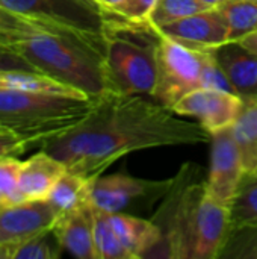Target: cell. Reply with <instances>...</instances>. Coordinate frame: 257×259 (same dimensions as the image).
<instances>
[{
    "instance_id": "obj_1",
    "label": "cell",
    "mask_w": 257,
    "mask_h": 259,
    "mask_svg": "<svg viewBox=\"0 0 257 259\" xmlns=\"http://www.w3.org/2000/svg\"><path fill=\"white\" fill-rule=\"evenodd\" d=\"M211 135L195 121L148 96L106 93L71 129L41 144L68 171L95 179L124 155L168 146L208 143Z\"/></svg>"
},
{
    "instance_id": "obj_2",
    "label": "cell",
    "mask_w": 257,
    "mask_h": 259,
    "mask_svg": "<svg viewBox=\"0 0 257 259\" xmlns=\"http://www.w3.org/2000/svg\"><path fill=\"white\" fill-rule=\"evenodd\" d=\"M9 46L39 73L89 99H98L109 91L105 67V33L94 35L61 27Z\"/></svg>"
},
{
    "instance_id": "obj_3",
    "label": "cell",
    "mask_w": 257,
    "mask_h": 259,
    "mask_svg": "<svg viewBox=\"0 0 257 259\" xmlns=\"http://www.w3.org/2000/svg\"><path fill=\"white\" fill-rule=\"evenodd\" d=\"M159 42L161 35L147 23H130L108 14L105 27L108 90L151 97L158 76Z\"/></svg>"
},
{
    "instance_id": "obj_4",
    "label": "cell",
    "mask_w": 257,
    "mask_h": 259,
    "mask_svg": "<svg viewBox=\"0 0 257 259\" xmlns=\"http://www.w3.org/2000/svg\"><path fill=\"white\" fill-rule=\"evenodd\" d=\"M94 100L0 90V127L17 132L32 146H41L77 124Z\"/></svg>"
},
{
    "instance_id": "obj_5",
    "label": "cell",
    "mask_w": 257,
    "mask_h": 259,
    "mask_svg": "<svg viewBox=\"0 0 257 259\" xmlns=\"http://www.w3.org/2000/svg\"><path fill=\"white\" fill-rule=\"evenodd\" d=\"M198 170L186 164L174 176L170 191L151 217L161 238L148 258L194 259L201 202L206 193V181L198 179Z\"/></svg>"
},
{
    "instance_id": "obj_6",
    "label": "cell",
    "mask_w": 257,
    "mask_h": 259,
    "mask_svg": "<svg viewBox=\"0 0 257 259\" xmlns=\"http://www.w3.org/2000/svg\"><path fill=\"white\" fill-rule=\"evenodd\" d=\"M161 238L158 226L147 219L124 212L95 211V258H148Z\"/></svg>"
},
{
    "instance_id": "obj_7",
    "label": "cell",
    "mask_w": 257,
    "mask_h": 259,
    "mask_svg": "<svg viewBox=\"0 0 257 259\" xmlns=\"http://www.w3.org/2000/svg\"><path fill=\"white\" fill-rule=\"evenodd\" d=\"M211 49L192 47L161 36L158 50V76L153 99L173 109L188 93L200 88L201 70Z\"/></svg>"
},
{
    "instance_id": "obj_8",
    "label": "cell",
    "mask_w": 257,
    "mask_h": 259,
    "mask_svg": "<svg viewBox=\"0 0 257 259\" xmlns=\"http://www.w3.org/2000/svg\"><path fill=\"white\" fill-rule=\"evenodd\" d=\"M173 181L174 178L150 181L121 173L98 176L92 181L89 202L95 211L111 214L148 209L165 197Z\"/></svg>"
},
{
    "instance_id": "obj_9",
    "label": "cell",
    "mask_w": 257,
    "mask_h": 259,
    "mask_svg": "<svg viewBox=\"0 0 257 259\" xmlns=\"http://www.w3.org/2000/svg\"><path fill=\"white\" fill-rule=\"evenodd\" d=\"M0 5L33 20L94 35H103L108 21V12L94 0H0Z\"/></svg>"
},
{
    "instance_id": "obj_10",
    "label": "cell",
    "mask_w": 257,
    "mask_h": 259,
    "mask_svg": "<svg viewBox=\"0 0 257 259\" xmlns=\"http://www.w3.org/2000/svg\"><path fill=\"white\" fill-rule=\"evenodd\" d=\"M244 108V100L229 91L197 88L183 96L173 111L180 117L194 118L209 135L232 127Z\"/></svg>"
},
{
    "instance_id": "obj_11",
    "label": "cell",
    "mask_w": 257,
    "mask_h": 259,
    "mask_svg": "<svg viewBox=\"0 0 257 259\" xmlns=\"http://www.w3.org/2000/svg\"><path fill=\"white\" fill-rule=\"evenodd\" d=\"M211 143L212 150L206 178V190L214 199L230 206L245 173L232 127L212 134Z\"/></svg>"
},
{
    "instance_id": "obj_12",
    "label": "cell",
    "mask_w": 257,
    "mask_h": 259,
    "mask_svg": "<svg viewBox=\"0 0 257 259\" xmlns=\"http://www.w3.org/2000/svg\"><path fill=\"white\" fill-rule=\"evenodd\" d=\"M58 211L44 200H26L0 206V246L17 247L29 238L55 228Z\"/></svg>"
},
{
    "instance_id": "obj_13",
    "label": "cell",
    "mask_w": 257,
    "mask_h": 259,
    "mask_svg": "<svg viewBox=\"0 0 257 259\" xmlns=\"http://www.w3.org/2000/svg\"><path fill=\"white\" fill-rule=\"evenodd\" d=\"M153 29L161 36H167L192 47L217 49L229 42L227 23L218 8L203 9L189 17Z\"/></svg>"
},
{
    "instance_id": "obj_14",
    "label": "cell",
    "mask_w": 257,
    "mask_h": 259,
    "mask_svg": "<svg viewBox=\"0 0 257 259\" xmlns=\"http://www.w3.org/2000/svg\"><path fill=\"white\" fill-rule=\"evenodd\" d=\"M214 55L229 77L232 88L244 103L257 102V53L239 42L214 49Z\"/></svg>"
},
{
    "instance_id": "obj_15",
    "label": "cell",
    "mask_w": 257,
    "mask_h": 259,
    "mask_svg": "<svg viewBox=\"0 0 257 259\" xmlns=\"http://www.w3.org/2000/svg\"><path fill=\"white\" fill-rule=\"evenodd\" d=\"M67 171L62 161L41 150L23 162L18 179V203L26 200H44Z\"/></svg>"
},
{
    "instance_id": "obj_16",
    "label": "cell",
    "mask_w": 257,
    "mask_h": 259,
    "mask_svg": "<svg viewBox=\"0 0 257 259\" xmlns=\"http://www.w3.org/2000/svg\"><path fill=\"white\" fill-rule=\"evenodd\" d=\"M55 232L68 253L79 259L95 258V209L92 205H85L58 219Z\"/></svg>"
},
{
    "instance_id": "obj_17",
    "label": "cell",
    "mask_w": 257,
    "mask_h": 259,
    "mask_svg": "<svg viewBox=\"0 0 257 259\" xmlns=\"http://www.w3.org/2000/svg\"><path fill=\"white\" fill-rule=\"evenodd\" d=\"M0 90L89 99V97L83 96L82 93L58 82L42 73L29 71V70H0Z\"/></svg>"
},
{
    "instance_id": "obj_18",
    "label": "cell",
    "mask_w": 257,
    "mask_h": 259,
    "mask_svg": "<svg viewBox=\"0 0 257 259\" xmlns=\"http://www.w3.org/2000/svg\"><path fill=\"white\" fill-rule=\"evenodd\" d=\"M94 179H88L73 171H65L48 194V202L55 206L59 217L89 205L91 185Z\"/></svg>"
},
{
    "instance_id": "obj_19",
    "label": "cell",
    "mask_w": 257,
    "mask_h": 259,
    "mask_svg": "<svg viewBox=\"0 0 257 259\" xmlns=\"http://www.w3.org/2000/svg\"><path fill=\"white\" fill-rule=\"evenodd\" d=\"M232 132L241 153L244 171L257 175V102L244 103Z\"/></svg>"
},
{
    "instance_id": "obj_20",
    "label": "cell",
    "mask_w": 257,
    "mask_h": 259,
    "mask_svg": "<svg viewBox=\"0 0 257 259\" xmlns=\"http://www.w3.org/2000/svg\"><path fill=\"white\" fill-rule=\"evenodd\" d=\"M61 27L64 26L33 20L0 5V44L9 46L44 32L58 30Z\"/></svg>"
},
{
    "instance_id": "obj_21",
    "label": "cell",
    "mask_w": 257,
    "mask_h": 259,
    "mask_svg": "<svg viewBox=\"0 0 257 259\" xmlns=\"http://www.w3.org/2000/svg\"><path fill=\"white\" fill-rule=\"evenodd\" d=\"M218 9L227 23L229 42H239L257 32V0H226Z\"/></svg>"
},
{
    "instance_id": "obj_22",
    "label": "cell",
    "mask_w": 257,
    "mask_h": 259,
    "mask_svg": "<svg viewBox=\"0 0 257 259\" xmlns=\"http://www.w3.org/2000/svg\"><path fill=\"white\" fill-rule=\"evenodd\" d=\"M232 229L257 226V175L244 173L230 203Z\"/></svg>"
},
{
    "instance_id": "obj_23",
    "label": "cell",
    "mask_w": 257,
    "mask_h": 259,
    "mask_svg": "<svg viewBox=\"0 0 257 259\" xmlns=\"http://www.w3.org/2000/svg\"><path fill=\"white\" fill-rule=\"evenodd\" d=\"M64 252L55 229L44 231L12 250V259H56Z\"/></svg>"
},
{
    "instance_id": "obj_24",
    "label": "cell",
    "mask_w": 257,
    "mask_h": 259,
    "mask_svg": "<svg viewBox=\"0 0 257 259\" xmlns=\"http://www.w3.org/2000/svg\"><path fill=\"white\" fill-rule=\"evenodd\" d=\"M203 9H211L203 6L198 0H156L155 8L147 20L151 27H161L177 21L180 18L189 17Z\"/></svg>"
},
{
    "instance_id": "obj_25",
    "label": "cell",
    "mask_w": 257,
    "mask_h": 259,
    "mask_svg": "<svg viewBox=\"0 0 257 259\" xmlns=\"http://www.w3.org/2000/svg\"><path fill=\"white\" fill-rule=\"evenodd\" d=\"M220 258L257 259V226L232 229Z\"/></svg>"
},
{
    "instance_id": "obj_26",
    "label": "cell",
    "mask_w": 257,
    "mask_h": 259,
    "mask_svg": "<svg viewBox=\"0 0 257 259\" xmlns=\"http://www.w3.org/2000/svg\"><path fill=\"white\" fill-rule=\"evenodd\" d=\"M23 162L17 158L0 159V206L18 203V179Z\"/></svg>"
},
{
    "instance_id": "obj_27",
    "label": "cell",
    "mask_w": 257,
    "mask_h": 259,
    "mask_svg": "<svg viewBox=\"0 0 257 259\" xmlns=\"http://www.w3.org/2000/svg\"><path fill=\"white\" fill-rule=\"evenodd\" d=\"M200 88L223 90V91H229V93H233L235 94L229 77L226 76L224 70L221 68V65L218 64V61H217V58L214 55V49H211L209 53L204 58L203 70H201V83H200Z\"/></svg>"
},
{
    "instance_id": "obj_28",
    "label": "cell",
    "mask_w": 257,
    "mask_h": 259,
    "mask_svg": "<svg viewBox=\"0 0 257 259\" xmlns=\"http://www.w3.org/2000/svg\"><path fill=\"white\" fill-rule=\"evenodd\" d=\"M156 0H124L114 15L130 23H147Z\"/></svg>"
},
{
    "instance_id": "obj_29",
    "label": "cell",
    "mask_w": 257,
    "mask_h": 259,
    "mask_svg": "<svg viewBox=\"0 0 257 259\" xmlns=\"http://www.w3.org/2000/svg\"><path fill=\"white\" fill-rule=\"evenodd\" d=\"M32 144L14 131L0 127V159L17 158L23 155Z\"/></svg>"
},
{
    "instance_id": "obj_30",
    "label": "cell",
    "mask_w": 257,
    "mask_h": 259,
    "mask_svg": "<svg viewBox=\"0 0 257 259\" xmlns=\"http://www.w3.org/2000/svg\"><path fill=\"white\" fill-rule=\"evenodd\" d=\"M0 70H29V71H38L20 53H17L11 46H5V44H0Z\"/></svg>"
},
{
    "instance_id": "obj_31",
    "label": "cell",
    "mask_w": 257,
    "mask_h": 259,
    "mask_svg": "<svg viewBox=\"0 0 257 259\" xmlns=\"http://www.w3.org/2000/svg\"><path fill=\"white\" fill-rule=\"evenodd\" d=\"M103 11H106L108 14H114L124 0H94Z\"/></svg>"
},
{
    "instance_id": "obj_32",
    "label": "cell",
    "mask_w": 257,
    "mask_h": 259,
    "mask_svg": "<svg viewBox=\"0 0 257 259\" xmlns=\"http://www.w3.org/2000/svg\"><path fill=\"white\" fill-rule=\"evenodd\" d=\"M239 44H242L244 47H247V49H250L251 52L257 53V32L248 35V36H245L244 39H241Z\"/></svg>"
},
{
    "instance_id": "obj_33",
    "label": "cell",
    "mask_w": 257,
    "mask_h": 259,
    "mask_svg": "<svg viewBox=\"0 0 257 259\" xmlns=\"http://www.w3.org/2000/svg\"><path fill=\"white\" fill-rule=\"evenodd\" d=\"M203 6L206 8H218L221 3H224L226 0H198Z\"/></svg>"
},
{
    "instance_id": "obj_34",
    "label": "cell",
    "mask_w": 257,
    "mask_h": 259,
    "mask_svg": "<svg viewBox=\"0 0 257 259\" xmlns=\"http://www.w3.org/2000/svg\"><path fill=\"white\" fill-rule=\"evenodd\" d=\"M12 250L11 247L0 246V259H12Z\"/></svg>"
}]
</instances>
